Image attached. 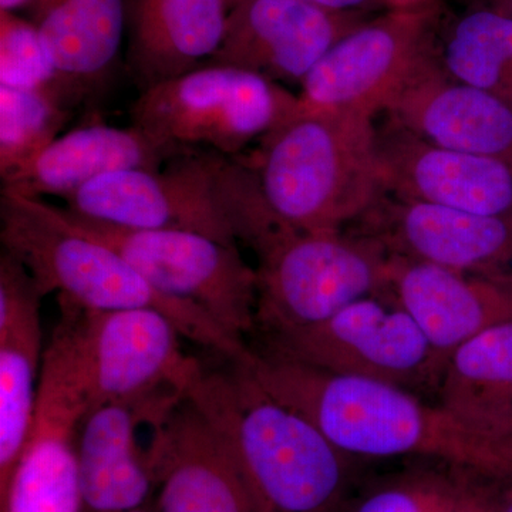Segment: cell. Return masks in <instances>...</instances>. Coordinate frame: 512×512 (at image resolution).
<instances>
[{
	"label": "cell",
	"instance_id": "obj_1",
	"mask_svg": "<svg viewBox=\"0 0 512 512\" xmlns=\"http://www.w3.org/2000/svg\"><path fill=\"white\" fill-rule=\"evenodd\" d=\"M259 383L305 414L352 458L417 457L488 483L512 480V433L484 426L397 384L335 375L256 353Z\"/></svg>",
	"mask_w": 512,
	"mask_h": 512
},
{
	"label": "cell",
	"instance_id": "obj_2",
	"mask_svg": "<svg viewBox=\"0 0 512 512\" xmlns=\"http://www.w3.org/2000/svg\"><path fill=\"white\" fill-rule=\"evenodd\" d=\"M202 370L187 399L220 434L259 512H339L352 457L305 414L268 392L247 362Z\"/></svg>",
	"mask_w": 512,
	"mask_h": 512
},
{
	"label": "cell",
	"instance_id": "obj_3",
	"mask_svg": "<svg viewBox=\"0 0 512 512\" xmlns=\"http://www.w3.org/2000/svg\"><path fill=\"white\" fill-rule=\"evenodd\" d=\"M0 241L35 278L43 296L86 311L151 309L173 320L181 335L232 362L251 359L244 340L229 335L191 303L158 291L116 249L84 234L62 208L45 200L0 194Z\"/></svg>",
	"mask_w": 512,
	"mask_h": 512
},
{
	"label": "cell",
	"instance_id": "obj_4",
	"mask_svg": "<svg viewBox=\"0 0 512 512\" xmlns=\"http://www.w3.org/2000/svg\"><path fill=\"white\" fill-rule=\"evenodd\" d=\"M244 163L269 210L305 232L342 231L383 195L372 119L299 111Z\"/></svg>",
	"mask_w": 512,
	"mask_h": 512
},
{
	"label": "cell",
	"instance_id": "obj_5",
	"mask_svg": "<svg viewBox=\"0 0 512 512\" xmlns=\"http://www.w3.org/2000/svg\"><path fill=\"white\" fill-rule=\"evenodd\" d=\"M248 247L258 256L256 325L266 335L316 325L390 291L389 252L360 232H305L278 221Z\"/></svg>",
	"mask_w": 512,
	"mask_h": 512
},
{
	"label": "cell",
	"instance_id": "obj_6",
	"mask_svg": "<svg viewBox=\"0 0 512 512\" xmlns=\"http://www.w3.org/2000/svg\"><path fill=\"white\" fill-rule=\"evenodd\" d=\"M298 110V94L281 83L207 63L141 92L131 107V124L175 146L238 157Z\"/></svg>",
	"mask_w": 512,
	"mask_h": 512
},
{
	"label": "cell",
	"instance_id": "obj_7",
	"mask_svg": "<svg viewBox=\"0 0 512 512\" xmlns=\"http://www.w3.org/2000/svg\"><path fill=\"white\" fill-rule=\"evenodd\" d=\"M266 346V355L423 396H437L443 375L430 343L390 291L365 296L316 325L266 335Z\"/></svg>",
	"mask_w": 512,
	"mask_h": 512
},
{
	"label": "cell",
	"instance_id": "obj_8",
	"mask_svg": "<svg viewBox=\"0 0 512 512\" xmlns=\"http://www.w3.org/2000/svg\"><path fill=\"white\" fill-rule=\"evenodd\" d=\"M227 160L192 148L158 170L106 174L64 198V210L116 227L195 232L238 245L224 188Z\"/></svg>",
	"mask_w": 512,
	"mask_h": 512
},
{
	"label": "cell",
	"instance_id": "obj_9",
	"mask_svg": "<svg viewBox=\"0 0 512 512\" xmlns=\"http://www.w3.org/2000/svg\"><path fill=\"white\" fill-rule=\"evenodd\" d=\"M67 220L116 249L158 291L197 306L229 335L244 340L256 326V271L238 245L187 231L128 229L79 217Z\"/></svg>",
	"mask_w": 512,
	"mask_h": 512
},
{
	"label": "cell",
	"instance_id": "obj_10",
	"mask_svg": "<svg viewBox=\"0 0 512 512\" xmlns=\"http://www.w3.org/2000/svg\"><path fill=\"white\" fill-rule=\"evenodd\" d=\"M426 25L423 13L402 12L352 30L303 80L299 111L373 120L380 111L392 109L434 62Z\"/></svg>",
	"mask_w": 512,
	"mask_h": 512
},
{
	"label": "cell",
	"instance_id": "obj_11",
	"mask_svg": "<svg viewBox=\"0 0 512 512\" xmlns=\"http://www.w3.org/2000/svg\"><path fill=\"white\" fill-rule=\"evenodd\" d=\"M74 309L92 409L161 393L187 396L204 370L185 355L180 342L184 336L163 313Z\"/></svg>",
	"mask_w": 512,
	"mask_h": 512
},
{
	"label": "cell",
	"instance_id": "obj_12",
	"mask_svg": "<svg viewBox=\"0 0 512 512\" xmlns=\"http://www.w3.org/2000/svg\"><path fill=\"white\" fill-rule=\"evenodd\" d=\"M360 221V234L377 239L390 255L512 282V218L383 192Z\"/></svg>",
	"mask_w": 512,
	"mask_h": 512
},
{
	"label": "cell",
	"instance_id": "obj_13",
	"mask_svg": "<svg viewBox=\"0 0 512 512\" xmlns=\"http://www.w3.org/2000/svg\"><path fill=\"white\" fill-rule=\"evenodd\" d=\"M359 28L346 13L308 0H242L229 10L218 52L208 63L302 84L342 37Z\"/></svg>",
	"mask_w": 512,
	"mask_h": 512
},
{
	"label": "cell",
	"instance_id": "obj_14",
	"mask_svg": "<svg viewBox=\"0 0 512 512\" xmlns=\"http://www.w3.org/2000/svg\"><path fill=\"white\" fill-rule=\"evenodd\" d=\"M377 151L384 194L512 218V167L503 161L436 146L396 121L377 131Z\"/></svg>",
	"mask_w": 512,
	"mask_h": 512
},
{
	"label": "cell",
	"instance_id": "obj_15",
	"mask_svg": "<svg viewBox=\"0 0 512 512\" xmlns=\"http://www.w3.org/2000/svg\"><path fill=\"white\" fill-rule=\"evenodd\" d=\"M151 436V467L163 478L161 512H259L227 444L187 397Z\"/></svg>",
	"mask_w": 512,
	"mask_h": 512
},
{
	"label": "cell",
	"instance_id": "obj_16",
	"mask_svg": "<svg viewBox=\"0 0 512 512\" xmlns=\"http://www.w3.org/2000/svg\"><path fill=\"white\" fill-rule=\"evenodd\" d=\"M185 397L171 392L104 403L86 414L77 440L83 504L94 512L140 507L150 491L153 467L138 431L163 421Z\"/></svg>",
	"mask_w": 512,
	"mask_h": 512
},
{
	"label": "cell",
	"instance_id": "obj_17",
	"mask_svg": "<svg viewBox=\"0 0 512 512\" xmlns=\"http://www.w3.org/2000/svg\"><path fill=\"white\" fill-rule=\"evenodd\" d=\"M43 293L26 266L0 256V473L8 490L35 420L42 372Z\"/></svg>",
	"mask_w": 512,
	"mask_h": 512
},
{
	"label": "cell",
	"instance_id": "obj_18",
	"mask_svg": "<svg viewBox=\"0 0 512 512\" xmlns=\"http://www.w3.org/2000/svg\"><path fill=\"white\" fill-rule=\"evenodd\" d=\"M390 292L430 343L441 366L485 329L512 319V282L390 255Z\"/></svg>",
	"mask_w": 512,
	"mask_h": 512
},
{
	"label": "cell",
	"instance_id": "obj_19",
	"mask_svg": "<svg viewBox=\"0 0 512 512\" xmlns=\"http://www.w3.org/2000/svg\"><path fill=\"white\" fill-rule=\"evenodd\" d=\"M192 148L175 146L134 126L92 124L57 137L29 163L2 177V191L43 200L64 198L103 175L158 170Z\"/></svg>",
	"mask_w": 512,
	"mask_h": 512
},
{
	"label": "cell",
	"instance_id": "obj_20",
	"mask_svg": "<svg viewBox=\"0 0 512 512\" xmlns=\"http://www.w3.org/2000/svg\"><path fill=\"white\" fill-rule=\"evenodd\" d=\"M389 113L429 143L512 167V107L451 79L436 60L404 90Z\"/></svg>",
	"mask_w": 512,
	"mask_h": 512
},
{
	"label": "cell",
	"instance_id": "obj_21",
	"mask_svg": "<svg viewBox=\"0 0 512 512\" xmlns=\"http://www.w3.org/2000/svg\"><path fill=\"white\" fill-rule=\"evenodd\" d=\"M228 13L227 0H127L126 67L140 93L210 62Z\"/></svg>",
	"mask_w": 512,
	"mask_h": 512
},
{
	"label": "cell",
	"instance_id": "obj_22",
	"mask_svg": "<svg viewBox=\"0 0 512 512\" xmlns=\"http://www.w3.org/2000/svg\"><path fill=\"white\" fill-rule=\"evenodd\" d=\"M23 10L76 109L99 92L119 62L127 0H29Z\"/></svg>",
	"mask_w": 512,
	"mask_h": 512
},
{
	"label": "cell",
	"instance_id": "obj_23",
	"mask_svg": "<svg viewBox=\"0 0 512 512\" xmlns=\"http://www.w3.org/2000/svg\"><path fill=\"white\" fill-rule=\"evenodd\" d=\"M436 397L461 416L512 433V319L478 333L448 357Z\"/></svg>",
	"mask_w": 512,
	"mask_h": 512
},
{
	"label": "cell",
	"instance_id": "obj_24",
	"mask_svg": "<svg viewBox=\"0 0 512 512\" xmlns=\"http://www.w3.org/2000/svg\"><path fill=\"white\" fill-rule=\"evenodd\" d=\"M440 66L512 107V18L491 8L467 13L451 29Z\"/></svg>",
	"mask_w": 512,
	"mask_h": 512
},
{
	"label": "cell",
	"instance_id": "obj_25",
	"mask_svg": "<svg viewBox=\"0 0 512 512\" xmlns=\"http://www.w3.org/2000/svg\"><path fill=\"white\" fill-rule=\"evenodd\" d=\"M3 500L6 512H80L77 447L57 437H32Z\"/></svg>",
	"mask_w": 512,
	"mask_h": 512
},
{
	"label": "cell",
	"instance_id": "obj_26",
	"mask_svg": "<svg viewBox=\"0 0 512 512\" xmlns=\"http://www.w3.org/2000/svg\"><path fill=\"white\" fill-rule=\"evenodd\" d=\"M72 116L73 110L55 94L0 86V175L50 146Z\"/></svg>",
	"mask_w": 512,
	"mask_h": 512
},
{
	"label": "cell",
	"instance_id": "obj_27",
	"mask_svg": "<svg viewBox=\"0 0 512 512\" xmlns=\"http://www.w3.org/2000/svg\"><path fill=\"white\" fill-rule=\"evenodd\" d=\"M0 86L52 93L70 107L36 26L5 10H0Z\"/></svg>",
	"mask_w": 512,
	"mask_h": 512
},
{
	"label": "cell",
	"instance_id": "obj_28",
	"mask_svg": "<svg viewBox=\"0 0 512 512\" xmlns=\"http://www.w3.org/2000/svg\"><path fill=\"white\" fill-rule=\"evenodd\" d=\"M454 477L421 474L397 478L363 495L352 512H448L456 494Z\"/></svg>",
	"mask_w": 512,
	"mask_h": 512
},
{
	"label": "cell",
	"instance_id": "obj_29",
	"mask_svg": "<svg viewBox=\"0 0 512 512\" xmlns=\"http://www.w3.org/2000/svg\"><path fill=\"white\" fill-rule=\"evenodd\" d=\"M448 512H495L491 483L458 473L456 494Z\"/></svg>",
	"mask_w": 512,
	"mask_h": 512
},
{
	"label": "cell",
	"instance_id": "obj_30",
	"mask_svg": "<svg viewBox=\"0 0 512 512\" xmlns=\"http://www.w3.org/2000/svg\"><path fill=\"white\" fill-rule=\"evenodd\" d=\"M495 512H512V480L504 483H491Z\"/></svg>",
	"mask_w": 512,
	"mask_h": 512
},
{
	"label": "cell",
	"instance_id": "obj_31",
	"mask_svg": "<svg viewBox=\"0 0 512 512\" xmlns=\"http://www.w3.org/2000/svg\"><path fill=\"white\" fill-rule=\"evenodd\" d=\"M319 8L335 13H348L349 10L359 9L369 3L370 0H308Z\"/></svg>",
	"mask_w": 512,
	"mask_h": 512
},
{
	"label": "cell",
	"instance_id": "obj_32",
	"mask_svg": "<svg viewBox=\"0 0 512 512\" xmlns=\"http://www.w3.org/2000/svg\"><path fill=\"white\" fill-rule=\"evenodd\" d=\"M488 8L497 10V12L503 13V15L512 18V0H488Z\"/></svg>",
	"mask_w": 512,
	"mask_h": 512
},
{
	"label": "cell",
	"instance_id": "obj_33",
	"mask_svg": "<svg viewBox=\"0 0 512 512\" xmlns=\"http://www.w3.org/2000/svg\"><path fill=\"white\" fill-rule=\"evenodd\" d=\"M29 0H0V10L5 12H16V10L25 9Z\"/></svg>",
	"mask_w": 512,
	"mask_h": 512
},
{
	"label": "cell",
	"instance_id": "obj_34",
	"mask_svg": "<svg viewBox=\"0 0 512 512\" xmlns=\"http://www.w3.org/2000/svg\"><path fill=\"white\" fill-rule=\"evenodd\" d=\"M242 0H227L228 10L234 9Z\"/></svg>",
	"mask_w": 512,
	"mask_h": 512
},
{
	"label": "cell",
	"instance_id": "obj_35",
	"mask_svg": "<svg viewBox=\"0 0 512 512\" xmlns=\"http://www.w3.org/2000/svg\"><path fill=\"white\" fill-rule=\"evenodd\" d=\"M124 512H146V511L138 510V508H136V510H130V511H124Z\"/></svg>",
	"mask_w": 512,
	"mask_h": 512
}]
</instances>
